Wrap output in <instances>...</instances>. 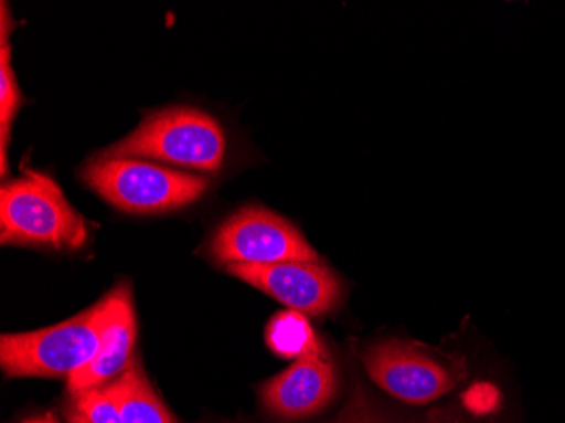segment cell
<instances>
[{"label": "cell", "instance_id": "obj_13", "mask_svg": "<svg viewBox=\"0 0 565 423\" xmlns=\"http://www.w3.org/2000/svg\"><path fill=\"white\" fill-rule=\"evenodd\" d=\"M330 423H393L390 422L373 403L367 399L363 390H355L351 402L342 409L338 419Z\"/></svg>", "mask_w": 565, "mask_h": 423}, {"label": "cell", "instance_id": "obj_6", "mask_svg": "<svg viewBox=\"0 0 565 423\" xmlns=\"http://www.w3.org/2000/svg\"><path fill=\"white\" fill-rule=\"evenodd\" d=\"M363 362L377 387L409 405L434 402L456 387L450 369L402 340L376 343L367 349Z\"/></svg>", "mask_w": 565, "mask_h": 423}, {"label": "cell", "instance_id": "obj_11", "mask_svg": "<svg viewBox=\"0 0 565 423\" xmlns=\"http://www.w3.org/2000/svg\"><path fill=\"white\" fill-rule=\"evenodd\" d=\"M8 4H2V46H0V130H2V177L8 173V145L12 120L22 105V94L11 65V46L8 43Z\"/></svg>", "mask_w": 565, "mask_h": 423}, {"label": "cell", "instance_id": "obj_5", "mask_svg": "<svg viewBox=\"0 0 565 423\" xmlns=\"http://www.w3.org/2000/svg\"><path fill=\"white\" fill-rule=\"evenodd\" d=\"M211 256L218 264H266L319 261L303 234L287 219L263 207H246L215 231Z\"/></svg>", "mask_w": 565, "mask_h": 423}, {"label": "cell", "instance_id": "obj_2", "mask_svg": "<svg viewBox=\"0 0 565 423\" xmlns=\"http://www.w3.org/2000/svg\"><path fill=\"white\" fill-rule=\"evenodd\" d=\"M88 228L50 175L25 168L0 190V241L19 246L81 250Z\"/></svg>", "mask_w": 565, "mask_h": 423}, {"label": "cell", "instance_id": "obj_10", "mask_svg": "<svg viewBox=\"0 0 565 423\" xmlns=\"http://www.w3.org/2000/svg\"><path fill=\"white\" fill-rule=\"evenodd\" d=\"M104 388L116 402L124 423H177L138 361H132L119 378Z\"/></svg>", "mask_w": 565, "mask_h": 423}, {"label": "cell", "instance_id": "obj_9", "mask_svg": "<svg viewBox=\"0 0 565 423\" xmlns=\"http://www.w3.org/2000/svg\"><path fill=\"white\" fill-rule=\"evenodd\" d=\"M136 342V317L131 294L124 298L116 319L107 329L100 349L90 362L68 377V393L100 388L119 378L132 364Z\"/></svg>", "mask_w": 565, "mask_h": 423}, {"label": "cell", "instance_id": "obj_7", "mask_svg": "<svg viewBox=\"0 0 565 423\" xmlns=\"http://www.w3.org/2000/svg\"><path fill=\"white\" fill-rule=\"evenodd\" d=\"M225 269L282 305L313 317L329 314L341 300L338 276L320 261H282L266 266L228 264Z\"/></svg>", "mask_w": 565, "mask_h": 423}, {"label": "cell", "instance_id": "obj_14", "mask_svg": "<svg viewBox=\"0 0 565 423\" xmlns=\"http://www.w3.org/2000/svg\"><path fill=\"white\" fill-rule=\"evenodd\" d=\"M21 423H60L56 420V416L53 413H44V415L40 416H31V419H25L24 422Z\"/></svg>", "mask_w": 565, "mask_h": 423}, {"label": "cell", "instance_id": "obj_1", "mask_svg": "<svg viewBox=\"0 0 565 423\" xmlns=\"http://www.w3.org/2000/svg\"><path fill=\"white\" fill-rule=\"evenodd\" d=\"M131 294L119 285L72 319L33 330L4 334L0 339V366L9 378L72 377L94 359L124 298Z\"/></svg>", "mask_w": 565, "mask_h": 423}, {"label": "cell", "instance_id": "obj_3", "mask_svg": "<svg viewBox=\"0 0 565 423\" xmlns=\"http://www.w3.org/2000/svg\"><path fill=\"white\" fill-rule=\"evenodd\" d=\"M225 133L207 113L177 105L145 117L131 135L109 146L98 158H145L199 171L221 170Z\"/></svg>", "mask_w": 565, "mask_h": 423}, {"label": "cell", "instance_id": "obj_8", "mask_svg": "<svg viewBox=\"0 0 565 423\" xmlns=\"http://www.w3.org/2000/svg\"><path fill=\"white\" fill-rule=\"evenodd\" d=\"M338 391L335 369L313 339L294 364L263 387L265 405L282 419H303L326 409Z\"/></svg>", "mask_w": 565, "mask_h": 423}, {"label": "cell", "instance_id": "obj_12", "mask_svg": "<svg viewBox=\"0 0 565 423\" xmlns=\"http://www.w3.org/2000/svg\"><path fill=\"white\" fill-rule=\"evenodd\" d=\"M65 416L68 423H124L116 402L104 387L72 394Z\"/></svg>", "mask_w": 565, "mask_h": 423}, {"label": "cell", "instance_id": "obj_4", "mask_svg": "<svg viewBox=\"0 0 565 423\" xmlns=\"http://www.w3.org/2000/svg\"><path fill=\"white\" fill-rule=\"evenodd\" d=\"M82 180L102 199L129 214H163L199 200L211 180L138 158H95Z\"/></svg>", "mask_w": 565, "mask_h": 423}]
</instances>
